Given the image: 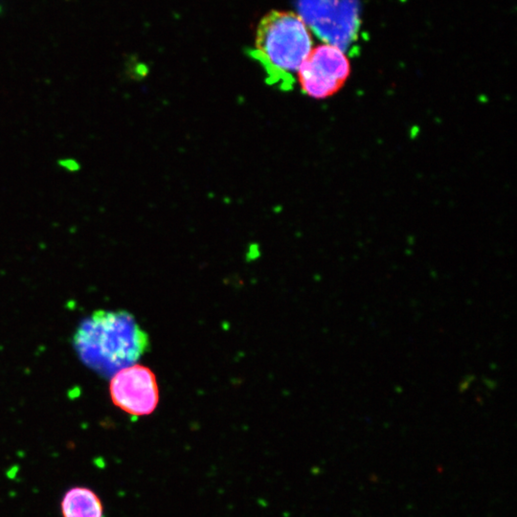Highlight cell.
Segmentation results:
<instances>
[{
	"label": "cell",
	"instance_id": "1",
	"mask_svg": "<svg viewBox=\"0 0 517 517\" xmlns=\"http://www.w3.org/2000/svg\"><path fill=\"white\" fill-rule=\"evenodd\" d=\"M82 360L98 373L110 374L133 365L150 348V338L127 311L97 310L74 336Z\"/></svg>",
	"mask_w": 517,
	"mask_h": 517
},
{
	"label": "cell",
	"instance_id": "2",
	"mask_svg": "<svg viewBox=\"0 0 517 517\" xmlns=\"http://www.w3.org/2000/svg\"><path fill=\"white\" fill-rule=\"evenodd\" d=\"M311 50V33L299 14L271 11L258 23L252 56L264 68L267 82L287 91Z\"/></svg>",
	"mask_w": 517,
	"mask_h": 517
},
{
	"label": "cell",
	"instance_id": "5",
	"mask_svg": "<svg viewBox=\"0 0 517 517\" xmlns=\"http://www.w3.org/2000/svg\"><path fill=\"white\" fill-rule=\"evenodd\" d=\"M62 517H104V509L99 495L91 488L73 487L60 501Z\"/></svg>",
	"mask_w": 517,
	"mask_h": 517
},
{
	"label": "cell",
	"instance_id": "4",
	"mask_svg": "<svg viewBox=\"0 0 517 517\" xmlns=\"http://www.w3.org/2000/svg\"><path fill=\"white\" fill-rule=\"evenodd\" d=\"M109 394L116 407L135 417L153 414L159 402L155 374L140 364L115 373L110 380Z\"/></svg>",
	"mask_w": 517,
	"mask_h": 517
},
{
	"label": "cell",
	"instance_id": "3",
	"mask_svg": "<svg viewBox=\"0 0 517 517\" xmlns=\"http://www.w3.org/2000/svg\"><path fill=\"white\" fill-rule=\"evenodd\" d=\"M351 72L344 51L331 44L312 48L297 72L302 91L315 99H326L344 86Z\"/></svg>",
	"mask_w": 517,
	"mask_h": 517
}]
</instances>
